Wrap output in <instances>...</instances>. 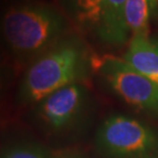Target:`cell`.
<instances>
[{
	"label": "cell",
	"instance_id": "cell-1",
	"mask_svg": "<svg viewBox=\"0 0 158 158\" xmlns=\"http://www.w3.org/2000/svg\"><path fill=\"white\" fill-rule=\"evenodd\" d=\"M90 59L85 45L73 39L44 53L30 66L23 81V93L29 101L38 102L85 77Z\"/></svg>",
	"mask_w": 158,
	"mask_h": 158
},
{
	"label": "cell",
	"instance_id": "cell-2",
	"mask_svg": "<svg viewBox=\"0 0 158 158\" xmlns=\"http://www.w3.org/2000/svg\"><path fill=\"white\" fill-rule=\"evenodd\" d=\"M64 28L62 16L48 6H12L2 19L3 36L19 53L31 54L45 49Z\"/></svg>",
	"mask_w": 158,
	"mask_h": 158
},
{
	"label": "cell",
	"instance_id": "cell-3",
	"mask_svg": "<svg viewBox=\"0 0 158 158\" xmlns=\"http://www.w3.org/2000/svg\"><path fill=\"white\" fill-rule=\"evenodd\" d=\"M94 145L102 158H158V130L135 117L113 114L99 126Z\"/></svg>",
	"mask_w": 158,
	"mask_h": 158
},
{
	"label": "cell",
	"instance_id": "cell-4",
	"mask_svg": "<svg viewBox=\"0 0 158 158\" xmlns=\"http://www.w3.org/2000/svg\"><path fill=\"white\" fill-rule=\"evenodd\" d=\"M100 78L124 102L158 118V85L123 59L105 55L93 60Z\"/></svg>",
	"mask_w": 158,
	"mask_h": 158
},
{
	"label": "cell",
	"instance_id": "cell-5",
	"mask_svg": "<svg viewBox=\"0 0 158 158\" xmlns=\"http://www.w3.org/2000/svg\"><path fill=\"white\" fill-rule=\"evenodd\" d=\"M88 91L79 83L65 86L43 99L40 116L54 130H62L76 123L85 113Z\"/></svg>",
	"mask_w": 158,
	"mask_h": 158
},
{
	"label": "cell",
	"instance_id": "cell-6",
	"mask_svg": "<svg viewBox=\"0 0 158 158\" xmlns=\"http://www.w3.org/2000/svg\"><path fill=\"white\" fill-rule=\"evenodd\" d=\"M127 0H103L99 19L93 33L104 44L110 46L124 45L130 31L126 21Z\"/></svg>",
	"mask_w": 158,
	"mask_h": 158
},
{
	"label": "cell",
	"instance_id": "cell-7",
	"mask_svg": "<svg viewBox=\"0 0 158 158\" xmlns=\"http://www.w3.org/2000/svg\"><path fill=\"white\" fill-rule=\"evenodd\" d=\"M123 60L158 85V42L149 37L132 36Z\"/></svg>",
	"mask_w": 158,
	"mask_h": 158
},
{
	"label": "cell",
	"instance_id": "cell-8",
	"mask_svg": "<svg viewBox=\"0 0 158 158\" xmlns=\"http://www.w3.org/2000/svg\"><path fill=\"white\" fill-rule=\"evenodd\" d=\"M124 13L130 33L133 36L148 37L150 10L147 0H127Z\"/></svg>",
	"mask_w": 158,
	"mask_h": 158
},
{
	"label": "cell",
	"instance_id": "cell-9",
	"mask_svg": "<svg viewBox=\"0 0 158 158\" xmlns=\"http://www.w3.org/2000/svg\"><path fill=\"white\" fill-rule=\"evenodd\" d=\"M5 158H51L41 147L26 145L15 148L6 154Z\"/></svg>",
	"mask_w": 158,
	"mask_h": 158
},
{
	"label": "cell",
	"instance_id": "cell-10",
	"mask_svg": "<svg viewBox=\"0 0 158 158\" xmlns=\"http://www.w3.org/2000/svg\"><path fill=\"white\" fill-rule=\"evenodd\" d=\"M51 158H86V157L83 154L76 152V151H65V152L57 153Z\"/></svg>",
	"mask_w": 158,
	"mask_h": 158
},
{
	"label": "cell",
	"instance_id": "cell-11",
	"mask_svg": "<svg viewBox=\"0 0 158 158\" xmlns=\"http://www.w3.org/2000/svg\"><path fill=\"white\" fill-rule=\"evenodd\" d=\"M149 5L150 15L153 18H158V0H147Z\"/></svg>",
	"mask_w": 158,
	"mask_h": 158
}]
</instances>
